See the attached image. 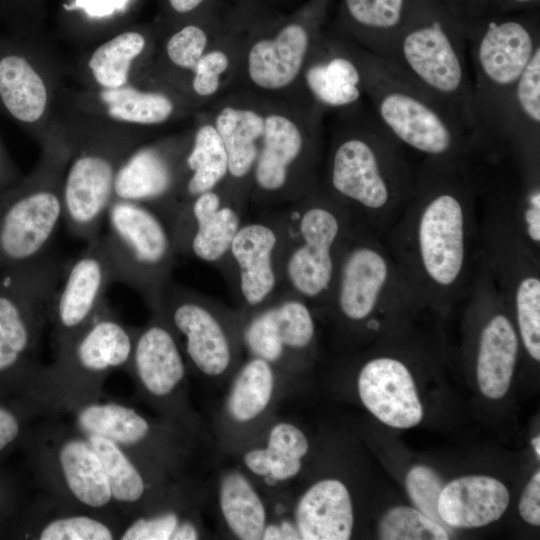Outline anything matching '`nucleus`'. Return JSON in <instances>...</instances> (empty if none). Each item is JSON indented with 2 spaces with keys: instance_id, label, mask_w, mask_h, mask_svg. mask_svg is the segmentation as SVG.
<instances>
[{
  "instance_id": "obj_4",
  "label": "nucleus",
  "mask_w": 540,
  "mask_h": 540,
  "mask_svg": "<svg viewBox=\"0 0 540 540\" xmlns=\"http://www.w3.org/2000/svg\"><path fill=\"white\" fill-rule=\"evenodd\" d=\"M137 327L127 325L109 306L65 346L54 361L41 365L23 400L42 417H62L77 407L100 399L106 379L115 371L126 372Z\"/></svg>"
},
{
  "instance_id": "obj_15",
  "label": "nucleus",
  "mask_w": 540,
  "mask_h": 540,
  "mask_svg": "<svg viewBox=\"0 0 540 540\" xmlns=\"http://www.w3.org/2000/svg\"><path fill=\"white\" fill-rule=\"evenodd\" d=\"M489 198L480 221L481 260L513 312L521 344L539 362V253L520 232L505 194Z\"/></svg>"
},
{
  "instance_id": "obj_49",
  "label": "nucleus",
  "mask_w": 540,
  "mask_h": 540,
  "mask_svg": "<svg viewBox=\"0 0 540 540\" xmlns=\"http://www.w3.org/2000/svg\"><path fill=\"white\" fill-rule=\"evenodd\" d=\"M521 518L532 526L540 525V472L537 470L525 486L518 504Z\"/></svg>"
},
{
  "instance_id": "obj_24",
  "label": "nucleus",
  "mask_w": 540,
  "mask_h": 540,
  "mask_svg": "<svg viewBox=\"0 0 540 540\" xmlns=\"http://www.w3.org/2000/svg\"><path fill=\"white\" fill-rule=\"evenodd\" d=\"M227 384L214 430L220 449L233 455L275 416L292 384L272 364L252 356H245Z\"/></svg>"
},
{
  "instance_id": "obj_43",
  "label": "nucleus",
  "mask_w": 540,
  "mask_h": 540,
  "mask_svg": "<svg viewBox=\"0 0 540 540\" xmlns=\"http://www.w3.org/2000/svg\"><path fill=\"white\" fill-rule=\"evenodd\" d=\"M225 32L192 22L175 27L162 35L148 73L183 95L196 64Z\"/></svg>"
},
{
  "instance_id": "obj_13",
  "label": "nucleus",
  "mask_w": 540,
  "mask_h": 540,
  "mask_svg": "<svg viewBox=\"0 0 540 540\" xmlns=\"http://www.w3.org/2000/svg\"><path fill=\"white\" fill-rule=\"evenodd\" d=\"M155 311L174 333L189 374L204 382L228 383L246 356L238 309L171 279Z\"/></svg>"
},
{
  "instance_id": "obj_21",
  "label": "nucleus",
  "mask_w": 540,
  "mask_h": 540,
  "mask_svg": "<svg viewBox=\"0 0 540 540\" xmlns=\"http://www.w3.org/2000/svg\"><path fill=\"white\" fill-rule=\"evenodd\" d=\"M60 111L153 136L198 112L187 98L148 71L139 80L118 88L86 89L65 85Z\"/></svg>"
},
{
  "instance_id": "obj_20",
  "label": "nucleus",
  "mask_w": 540,
  "mask_h": 540,
  "mask_svg": "<svg viewBox=\"0 0 540 540\" xmlns=\"http://www.w3.org/2000/svg\"><path fill=\"white\" fill-rule=\"evenodd\" d=\"M321 36L318 24L311 18H294L246 32L231 91L241 89L263 98L308 101L302 96L300 82Z\"/></svg>"
},
{
  "instance_id": "obj_28",
  "label": "nucleus",
  "mask_w": 540,
  "mask_h": 540,
  "mask_svg": "<svg viewBox=\"0 0 540 540\" xmlns=\"http://www.w3.org/2000/svg\"><path fill=\"white\" fill-rule=\"evenodd\" d=\"M203 109L227 153L228 175L223 185L248 210L252 172L264 131L265 99L236 89Z\"/></svg>"
},
{
  "instance_id": "obj_19",
  "label": "nucleus",
  "mask_w": 540,
  "mask_h": 540,
  "mask_svg": "<svg viewBox=\"0 0 540 540\" xmlns=\"http://www.w3.org/2000/svg\"><path fill=\"white\" fill-rule=\"evenodd\" d=\"M126 373L132 378L139 401L157 417L194 440L201 420L189 393V370L177 339L159 311L150 312L137 327Z\"/></svg>"
},
{
  "instance_id": "obj_48",
  "label": "nucleus",
  "mask_w": 540,
  "mask_h": 540,
  "mask_svg": "<svg viewBox=\"0 0 540 540\" xmlns=\"http://www.w3.org/2000/svg\"><path fill=\"white\" fill-rule=\"evenodd\" d=\"M24 504L16 486L0 473V536L8 535Z\"/></svg>"
},
{
  "instance_id": "obj_47",
  "label": "nucleus",
  "mask_w": 540,
  "mask_h": 540,
  "mask_svg": "<svg viewBox=\"0 0 540 540\" xmlns=\"http://www.w3.org/2000/svg\"><path fill=\"white\" fill-rule=\"evenodd\" d=\"M405 485L415 508L446 528L437 510L439 494L445 485L440 475L429 466L416 465L408 471Z\"/></svg>"
},
{
  "instance_id": "obj_39",
  "label": "nucleus",
  "mask_w": 540,
  "mask_h": 540,
  "mask_svg": "<svg viewBox=\"0 0 540 540\" xmlns=\"http://www.w3.org/2000/svg\"><path fill=\"white\" fill-rule=\"evenodd\" d=\"M510 493L498 479L487 475H467L443 486L437 510L446 527L487 526L505 513Z\"/></svg>"
},
{
  "instance_id": "obj_46",
  "label": "nucleus",
  "mask_w": 540,
  "mask_h": 540,
  "mask_svg": "<svg viewBox=\"0 0 540 540\" xmlns=\"http://www.w3.org/2000/svg\"><path fill=\"white\" fill-rule=\"evenodd\" d=\"M36 418L41 417L29 402L0 398V462L23 447Z\"/></svg>"
},
{
  "instance_id": "obj_54",
  "label": "nucleus",
  "mask_w": 540,
  "mask_h": 540,
  "mask_svg": "<svg viewBox=\"0 0 540 540\" xmlns=\"http://www.w3.org/2000/svg\"><path fill=\"white\" fill-rule=\"evenodd\" d=\"M512 2L514 3H530V2H533L535 0H511Z\"/></svg>"
},
{
  "instance_id": "obj_44",
  "label": "nucleus",
  "mask_w": 540,
  "mask_h": 540,
  "mask_svg": "<svg viewBox=\"0 0 540 540\" xmlns=\"http://www.w3.org/2000/svg\"><path fill=\"white\" fill-rule=\"evenodd\" d=\"M246 32L226 31L206 51L191 72L183 95L199 111L231 91Z\"/></svg>"
},
{
  "instance_id": "obj_52",
  "label": "nucleus",
  "mask_w": 540,
  "mask_h": 540,
  "mask_svg": "<svg viewBox=\"0 0 540 540\" xmlns=\"http://www.w3.org/2000/svg\"><path fill=\"white\" fill-rule=\"evenodd\" d=\"M206 0H167L172 12L187 15L197 10Z\"/></svg>"
},
{
  "instance_id": "obj_9",
  "label": "nucleus",
  "mask_w": 540,
  "mask_h": 540,
  "mask_svg": "<svg viewBox=\"0 0 540 540\" xmlns=\"http://www.w3.org/2000/svg\"><path fill=\"white\" fill-rule=\"evenodd\" d=\"M472 75L471 140L476 157L500 163L499 134L506 104L537 49L539 34L519 20L464 27Z\"/></svg>"
},
{
  "instance_id": "obj_51",
  "label": "nucleus",
  "mask_w": 540,
  "mask_h": 540,
  "mask_svg": "<svg viewBox=\"0 0 540 540\" xmlns=\"http://www.w3.org/2000/svg\"><path fill=\"white\" fill-rule=\"evenodd\" d=\"M22 177L0 137V193L15 185Z\"/></svg>"
},
{
  "instance_id": "obj_3",
  "label": "nucleus",
  "mask_w": 540,
  "mask_h": 540,
  "mask_svg": "<svg viewBox=\"0 0 540 540\" xmlns=\"http://www.w3.org/2000/svg\"><path fill=\"white\" fill-rule=\"evenodd\" d=\"M279 229L280 294L305 301L316 316L325 309L353 222L320 181L297 200L273 210Z\"/></svg>"
},
{
  "instance_id": "obj_7",
  "label": "nucleus",
  "mask_w": 540,
  "mask_h": 540,
  "mask_svg": "<svg viewBox=\"0 0 540 540\" xmlns=\"http://www.w3.org/2000/svg\"><path fill=\"white\" fill-rule=\"evenodd\" d=\"M357 48L365 98L382 127L423 160L472 164L476 153L470 134L381 58Z\"/></svg>"
},
{
  "instance_id": "obj_36",
  "label": "nucleus",
  "mask_w": 540,
  "mask_h": 540,
  "mask_svg": "<svg viewBox=\"0 0 540 540\" xmlns=\"http://www.w3.org/2000/svg\"><path fill=\"white\" fill-rule=\"evenodd\" d=\"M84 435L102 463L114 507L125 523L161 503L185 482H163L110 439L95 434Z\"/></svg>"
},
{
  "instance_id": "obj_25",
  "label": "nucleus",
  "mask_w": 540,
  "mask_h": 540,
  "mask_svg": "<svg viewBox=\"0 0 540 540\" xmlns=\"http://www.w3.org/2000/svg\"><path fill=\"white\" fill-rule=\"evenodd\" d=\"M191 127L150 139L123 159L116 174L113 200L129 201L154 210L165 222L177 207V188Z\"/></svg>"
},
{
  "instance_id": "obj_10",
  "label": "nucleus",
  "mask_w": 540,
  "mask_h": 540,
  "mask_svg": "<svg viewBox=\"0 0 540 540\" xmlns=\"http://www.w3.org/2000/svg\"><path fill=\"white\" fill-rule=\"evenodd\" d=\"M66 260L54 249L0 272V398L23 399L42 365L41 339Z\"/></svg>"
},
{
  "instance_id": "obj_18",
  "label": "nucleus",
  "mask_w": 540,
  "mask_h": 540,
  "mask_svg": "<svg viewBox=\"0 0 540 540\" xmlns=\"http://www.w3.org/2000/svg\"><path fill=\"white\" fill-rule=\"evenodd\" d=\"M65 416L83 434L115 442L157 479L166 483L189 480L185 470L196 440L159 417L103 396Z\"/></svg>"
},
{
  "instance_id": "obj_40",
  "label": "nucleus",
  "mask_w": 540,
  "mask_h": 540,
  "mask_svg": "<svg viewBox=\"0 0 540 540\" xmlns=\"http://www.w3.org/2000/svg\"><path fill=\"white\" fill-rule=\"evenodd\" d=\"M189 147L182 161L177 205L221 186L228 175L222 140L204 109L194 115Z\"/></svg>"
},
{
  "instance_id": "obj_2",
  "label": "nucleus",
  "mask_w": 540,
  "mask_h": 540,
  "mask_svg": "<svg viewBox=\"0 0 540 540\" xmlns=\"http://www.w3.org/2000/svg\"><path fill=\"white\" fill-rule=\"evenodd\" d=\"M336 114L320 183L356 228L383 238L403 214L416 172L406 149L364 104Z\"/></svg>"
},
{
  "instance_id": "obj_31",
  "label": "nucleus",
  "mask_w": 540,
  "mask_h": 540,
  "mask_svg": "<svg viewBox=\"0 0 540 540\" xmlns=\"http://www.w3.org/2000/svg\"><path fill=\"white\" fill-rule=\"evenodd\" d=\"M311 448L301 426L274 416L232 456L262 492L278 495L302 476Z\"/></svg>"
},
{
  "instance_id": "obj_37",
  "label": "nucleus",
  "mask_w": 540,
  "mask_h": 540,
  "mask_svg": "<svg viewBox=\"0 0 540 540\" xmlns=\"http://www.w3.org/2000/svg\"><path fill=\"white\" fill-rule=\"evenodd\" d=\"M300 540H348L355 525L352 496L338 478L312 482L290 504Z\"/></svg>"
},
{
  "instance_id": "obj_29",
  "label": "nucleus",
  "mask_w": 540,
  "mask_h": 540,
  "mask_svg": "<svg viewBox=\"0 0 540 540\" xmlns=\"http://www.w3.org/2000/svg\"><path fill=\"white\" fill-rule=\"evenodd\" d=\"M300 90L324 113L362 106L364 76L357 45L338 34H322L304 67Z\"/></svg>"
},
{
  "instance_id": "obj_45",
  "label": "nucleus",
  "mask_w": 540,
  "mask_h": 540,
  "mask_svg": "<svg viewBox=\"0 0 540 540\" xmlns=\"http://www.w3.org/2000/svg\"><path fill=\"white\" fill-rule=\"evenodd\" d=\"M377 537L382 540H447L449 533L418 509L395 506L380 518Z\"/></svg>"
},
{
  "instance_id": "obj_23",
  "label": "nucleus",
  "mask_w": 540,
  "mask_h": 540,
  "mask_svg": "<svg viewBox=\"0 0 540 540\" xmlns=\"http://www.w3.org/2000/svg\"><path fill=\"white\" fill-rule=\"evenodd\" d=\"M279 241L275 213L256 214L254 219L244 220L225 257L215 267L242 314L254 312L279 296Z\"/></svg>"
},
{
  "instance_id": "obj_17",
  "label": "nucleus",
  "mask_w": 540,
  "mask_h": 540,
  "mask_svg": "<svg viewBox=\"0 0 540 540\" xmlns=\"http://www.w3.org/2000/svg\"><path fill=\"white\" fill-rule=\"evenodd\" d=\"M105 221L101 237L115 282L135 290L150 312L157 310L177 256L167 225L151 208L122 200L112 201Z\"/></svg>"
},
{
  "instance_id": "obj_30",
  "label": "nucleus",
  "mask_w": 540,
  "mask_h": 540,
  "mask_svg": "<svg viewBox=\"0 0 540 540\" xmlns=\"http://www.w3.org/2000/svg\"><path fill=\"white\" fill-rule=\"evenodd\" d=\"M161 37L142 29L118 31L66 61V77L86 89H111L135 82L151 66Z\"/></svg>"
},
{
  "instance_id": "obj_14",
  "label": "nucleus",
  "mask_w": 540,
  "mask_h": 540,
  "mask_svg": "<svg viewBox=\"0 0 540 540\" xmlns=\"http://www.w3.org/2000/svg\"><path fill=\"white\" fill-rule=\"evenodd\" d=\"M421 305L382 237L356 228L342 252L328 303L343 326L381 328L386 309Z\"/></svg>"
},
{
  "instance_id": "obj_42",
  "label": "nucleus",
  "mask_w": 540,
  "mask_h": 540,
  "mask_svg": "<svg viewBox=\"0 0 540 540\" xmlns=\"http://www.w3.org/2000/svg\"><path fill=\"white\" fill-rule=\"evenodd\" d=\"M406 0H343L346 25L336 34L384 58L408 21Z\"/></svg>"
},
{
  "instance_id": "obj_26",
  "label": "nucleus",
  "mask_w": 540,
  "mask_h": 540,
  "mask_svg": "<svg viewBox=\"0 0 540 540\" xmlns=\"http://www.w3.org/2000/svg\"><path fill=\"white\" fill-rule=\"evenodd\" d=\"M114 283L101 235L66 261L49 311L54 352L92 321L107 303L106 293Z\"/></svg>"
},
{
  "instance_id": "obj_50",
  "label": "nucleus",
  "mask_w": 540,
  "mask_h": 540,
  "mask_svg": "<svg viewBox=\"0 0 540 540\" xmlns=\"http://www.w3.org/2000/svg\"><path fill=\"white\" fill-rule=\"evenodd\" d=\"M130 0H73L64 4L68 11L82 10L91 19H105L123 13Z\"/></svg>"
},
{
  "instance_id": "obj_5",
  "label": "nucleus",
  "mask_w": 540,
  "mask_h": 540,
  "mask_svg": "<svg viewBox=\"0 0 540 540\" xmlns=\"http://www.w3.org/2000/svg\"><path fill=\"white\" fill-rule=\"evenodd\" d=\"M265 99L264 131L254 164L249 208L279 209L320 181L325 113L308 101Z\"/></svg>"
},
{
  "instance_id": "obj_32",
  "label": "nucleus",
  "mask_w": 540,
  "mask_h": 540,
  "mask_svg": "<svg viewBox=\"0 0 540 540\" xmlns=\"http://www.w3.org/2000/svg\"><path fill=\"white\" fill-rule=\"evenodd\" d=\"M478 279L487 315L478 335L476 378L481 393L489 399L498 400L510 388L520 338L507 313L509 307L482 260Z\"/></svg>"
},
{
  "instance_id": "obj_27",
  "label": "nucleus",
  "mask_w": 540,
  "mask_h": 540,
  "mask_svg": "<svg viewBox=\"0 0 540 540\" xmlns=\"http://www.w3.org/2000/svg\"><path fill=\"white\" fill-rule=\"evenodd\" d=\"M247 210L223 186L178 204L165 224L177 255L216 267L225 257Z\"/></svg>"
},
{
  "instance_id": "obj_11",
  "label": "nucleus",
  "mask_w": 540,
  "mask_h": 540,
  "mask_svg": "<svg viewBox=\"0 0 540 540\" xmlns=\"http://www.w3.org/2000/svg\"><path fill=\"white\" fill-rule=\"evenodd\" d=\"M408 19L382 59L471 137L472 75L464 27L440 17Z\"/></svg>"
},
{
  "instance_id": "obj_1",
  "label": "nucleus",
  "mask_w": 540,
  "mask_h": 540,
  "mask_svg": "<svg viewBox=\"0 0 540 540\" xmlns=\"http://www.w3.org/2000/svg\"><path fill=\"white\" fill-rule=\"evenodd\" d=\"M479 182L472 164L423 160L403 214L384 235L421 305L448 307L477 276Z\"/></svg>"
},
{
  "instance_id": "obj_6",
  "label": "nucleus",
  "mask_w": 540,
  "mask_h": 540,
  "mask_svg": "<svg viewBox=\"0 0 540 540\" xmlns=\"http://www.w3.org/2000/svg\"><path fill=\"white\" fill-rule=\"evenodd\" d=\"M70 157L63 178V222L85 243L97 239L113 201L117 171L128 153L153 135L60 111Z\"/></svg>"
},
{
  "instance_id": "obj_34",
  "label": "nucleus",
  "mask_w": 540,
  "mask_h": 540,
  "mask_svg": "<svg viewBox=\"0 0 540 540\" xmlns=\"http://www.w3.org/2000/svg\"><path fill=\"white\" fill-rule=\"evenodd\" d=\"M357 392L363 406L387 426L407 429L423 419L413 375L398 358L377 356L367 360L357 376Z\"/></svg>"
},
{
  "instance_id": "obj_12",
  "label": "nucleus",
  "mask_w": 540,
  "mask_h": 540,
  "mask_svg": "<svg viewBox=\"0 0 540 540\" xmlns=\"http://www.w3.org/2000/svg\"><path fill=\"white\" fill-rule=\"evenodd\" d=\"M22 448L43 495L66 508L122 519L97 453L71 422L42 417Z\"/></svg>"
},
{
  "instance_id": "obj_53",
  "label": "nucleus",
  "mask_w": 540,
  "mask_h": 540,
  "mask_svg": "<svg viewBox=\"0 0 540 540\" xmlns=\"http://www.w3.org/2000/svg\"><path fill=\"white\" fill-rule=\"evenodd\" d=\"M532 447L534 449L535 454L537 455V458H540V436L537 435L532 438L531 440Z\"/></svg>"
},
{
  "instance_id": "obj_35",
  "label": "nucleus",
  "mask_w": 540,
  "mask_h": 540,
  "mask_svg": "<svg viewBox=\"0 0 540 540\" xmlns=\"http://www.w3.org/2000/svg\"><path fill=\"white\" fill-rule=\"evenodd\" d=\"M124 524L117 517L60 506L41 494L25 502L7 536L33 540H119Z\"/></svg>"
},
{
  "instance_id": "obj_33",
  "label": "nucleus",
  "mask_w": 540,
  "mask_h": 540,
  "mask_svg": "<svg viewBox=\"0 0 540 540\" xmlns=\"http://www.w3.org/2000/svg\"><path fill=\"white\" fill-rule=\"evenodd\" d=\"M499 148L500 163L509 158L519 180L540 178V48L506 104Z\"/></svg>"
},
{
  "instance_id": "obj_38",
  "label": "nucleus",
  "mask_w": 540,
  "mask_h": 540,
  "mask_svg": "<svg viewBox=\"0 0 540 540\" xmlns=\"http://www.w3.org/2000/svg\"><path fill=\"white\" fill-rule=\"evenodd\" d=\"M203 493L191 481L178 485L161 503L128 520L119 540L206 538L201 519Z\"/></svg>"
},
{
  "instance_id": "obj_41",
  "label": "nucleus",
  "mask_w": 540,
  "mask_h": 540,
  "mask_svg": "<svg viewBox=\"0 0 540 540\" xmlns=\"http://www.w3.org/2000/svg\"><path fill=\"white\" fill-rule=\"evenodd\" d=\"M216 496L220 521L230 538L262 540L271 512L261 489L239 465L219 473Z\"/></svg>"
},
{
  "instance_id": "obj_8",
  "label": "nucleus",
  "mask_w": 540,
  "mask_h": 540,
  "mask_svg": "<svg viewBox=\"0 0 540 540\" xmlns=\"http://www.w3.org/2000/svg\"><path fill=\"white\" fill-rule=\"evenodd\" d=\"M27 176L0 193V272L54 250L64 216L62 185L70 149L58 121Z\"/></svg>"
},
{
  "instance_id": "obj_22",
  "label": "nucleus",
  "mask_w": 540,
  "mask_h": 540,
  "mask_svg": "<svg viewBox=\"0 0 540 540\" xmlns=\"http://www.w3.org/2000/svg\"><path fill=\"white\" fill-rule=\"evenodd\" d=\"M241 315L245 355L269 362L294 385L315 354L317 326L312 308L298 297L283 294Z\"/></svg>"
},
{
  "instance_id": "obj_16",
  "label": "nucleus",
  "mask_w": 540,
  "mask_h": 540,
  "mask_svg": "<svg viewBox=\"0 0 540 540\" xmlns=\"http://www.w3.org/2000/svg\"><path fill=\"white\" fill-rule=\"evenodd\" d=\"M66 61L36 35H0V114L41 145L58 124Z\"/></svg>"
}]
</instances>
